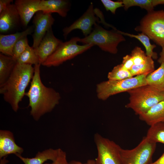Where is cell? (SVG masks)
Here are the masks:
<instances>
[{"instance_id": "cell-1", "label": "cell", "mask_w": 164, "mask_h": 164, "mask_svg": "<svg viewBox=\"0 0 164 164\" xmlns=\"http://www.w3.org/2000/svg\"><path fill=\"white\" fill-rule=\"evenodd\" d=\"M39 63L34 65V72L28 91L25 94L29 98L30 113L34 119L38 121L45 114L52 111L59 104L60 94L54 89L47 87L42 82Z\"/></svg>"}, {"instance_id": "cell-2", "label": "cell", "mask_w": 164, "mask_h": 164, "mask_svg": "<svg viewBox=\"0 0 164 164\" xmlns=\"http://www.w3.org/2000/svg\"><path fill=\"white\" fill-rule=\"evenodd\" d=\"M34 72L32 65L17 63L8 79L0 86V94L15 112L19 109V103L25 95V90Z\"/></svg>"}, {"instance_id": "cell-3", "label": "cell", "mask_w": 164, "mask_h": 164, "mask_svg": "<svg viewBox=\"0 0 164 164\" xmlns=\"http://www.w3.org/2000/svg\"><path fill=\"white\" fill-rule=\"evenodd\" d=\"M129 102L125 107L132 109L139 116L146 112L151 108L164 100V94L146 84L130 90Z\"/></svg>"}, {"instance_id": "cell-4", "label": "cell", "mask_w": 164, "mask_h": 164, "mask_svg": "<svg viewBox=\"0 0 164 164\" xmlns=\"http://www.w3.org/2000/svg\"><path fill=\"white\" fill-rule=\"evenodd\" d=\"M117 30H107L96 23L91 33L84 38H80L79 42L84 45L90 44L97 45L104 51L115 54L118 52L119 44L125 41L123 35Z\"/></svg>"}, {"instance_id": "cell-5", "label": "cell", "mask_w": 164, "mask_h": 164, "mask_svg": "<svg viewBox=\"0 0 164 164\" xmlns=\"http://www.w3.org/2000/svg\"><path fill=\"white\" fill-rule=\"evenodd\" d=\"M146 76L142 75L123 80H108L102 82L96 85L97 97L99 99L104 101L111 96L146 85Z\"/></svg>"}, {"instance_id": "cell-6", "label": "cell", "mask_w": 164, "mask_h": 164, "mask_svg": "<svg viewBox=\"0 0 164 164\" xmlns=\"http://www.w3.org/2000/svg\"><path fill=\"white\" fill-rule=\"evenodd\" d=\"M135 31L146 34L162 47L164 46V11L148 12L141 19Z\"/></svg>"}, {"instance_id": "cell-7", "label": "cell", "mask_w": 164, "mask_h": 164, "mask_svg": "<svg viewBox=\"0 0 164 164\" xmlns=\"http://www.w3.org/2000/svg\"><path fill=\"white\" fill-rule=\"evenodd\" d=\"M80 39L79 37H73L67 41L63 42L42 65L47 67L58 66L94 46L90 44L79 45L77 43L79 42Z\"/></svg>"}, {"instance_id": "cell-8", "label": "cell", "mask_w": 164, "mask_h": 164, "mask_svg": "<svg viewBox=\"0 0 164 164\" xmlns=\"http://www.w3.org/2000/svg\"><path fill=\"white\" fill-rule=\"evenodd\" d=\"M156 143L144 137L140 143L131 149L121 148L122 164H150L156 148Z\"/></svg>"}, {"instance_id": "cell-9", "label": "cell", "mask_w": 164, "mask_h": 164, "mask_svg": "<svg viewBox=\"0 0 164 164\" xmlns=\"http://www.w3.org/2000/svg\"><path fill=\"white\" fill-rule=\"evenodd\" d=\"M94 139L97 151L96 164H122V148L114 141L96 133Z\"/></svg>"}, {"instance_id": "cell-10", "label": "cell", "mask_w": 164, "mask_h": 164, "mask_svg": "<svg viewBox=\"0 0 164 164\" xmlns=\"http://www.w3.org/2000/svg\"><path fill=\"white\" fill-rule=\"evenodd\" d=\"M95 14L93 4L91 3L82 16L70 26L63 29L64 38L66 39L68 34L75 29L80 30L85 37L89 35L91 32L92 26L99 22Z\"/></svg>"}, {"instance_id": "cell-11", "label": "cell", "mask_w": 164, "mask_h": 164, "mask_svg": "<svg viewBox=\"0 0 164 164\" xmlns=\"http://www.w3.org/2000/svg\"><path fill=\"white\" fill-rule=\"evenodd\" d=\"M54 21L51 13L39 11L34 15L33 23L34 29L32 35V47L34 49L38 47L47 31L52 28Z\"/></svg>"}, {"instance_id": "cell-12", "label": "cell", "mask_w": 164, "mask_h": 164, "mask_svg": "<svg viewBox=\"0 0 164 164\" xmlns=\"http://www.w3.org/2000/svg\"><path fill=\"white\" fill-rule=\"evenodd\" d=\"M63 42L54 35L52 28L46 32L38 47L34 49L42 64L57 49Z\"/></svg>"}, {"instance_id": "cell-13", "label": "cell", "mask_w": 164, "mask_h": 164, "mask_svg": "<svg viewBox=\"0 0 164 164\" xmlns=\"http://www.w3.org/2000/svg\"><path fill=\"white\" fill-rule=\"evenodd\" d=\"M20 22L14 4H11L0 13V32L7 33L16 28Z\"/></svg>"}, {"instance_id": "cell-14", "label": "cell", "mask_w": 164, "mask_h": 164, "mask_svg": "<svg viewBox=\"0 0 164 164\" xmlns=\"http://www.w3.org/2000/svg\"><path fill=\"white\" fill-rule=\"evenodd\" d=\"M41 0H16L15 5L19 14L20 22L27 27L33 16L39 11Z\"/></svg>"}, {"instance_id": "cell-15", "label": "cell", "mask_w": 164, "mask_h": 164, "mask_svg": "<svg viewBox=\"0 0 164 164\" xmlns=\"http://www.w3.org/2000/svg\"><path fill=\"white\" fill-rule=\"evenodd\" d=\"M34 26H29L21 32L8 35H0V52L2 54L13 56V47L17 41L25 36L31 34L34 32Z\"/></svg>"}, {"instance_id": "cell-16", "label": "cell", "mask_w": 164, "mask_h": 164, "mask_svg": "<svg viewBox=\"0 0 164 164\" xmlns=\"http://www.w3.org/2000/svg\"><path fill=\"white\" fill-rule=\"evenodd\" d=\"M23 149L17 145L14 139L13 134L9 131H0V158L9 155H21Z\"/></svg>"}, {"instance_id": "cell-17", "label": "cell", "mask_w": 164, "mask_h": 164, "mask_svg": "<svg viewBox=\"0 0 164 164\" xmlns=\"http://www.w3.org/2000/svg\"><path fill=\"white\" fill-rule=\"evenodd\" d=\"M70 7L69 1L66 0H41L39 3V11L51 14L56 12L62 17L67 15Z\"/></svg>"}, {"instance_id": "cell-18", "label": "cell", "mask_w": 164, "mask_h": 164, "mask_svg": "<svg viewBox=\"0 0 164 164\" xmlns=\"http://www.w3.org/2000/svg\"><path fill=\"white\" fill-rule=\"evenodd\" d=\"M139 116L140 119L150 126L158 122H164V100L157 103L146 112Z\"/></svg>"}, {"instance_id": "cell-19", "label": "cell", "mask_w": 164, "mask_h": 164, "mask_svg": "<svg viewBox=\"0 0 164 164\" xmlns=\"http://www.w3.org/2000/svg\"><path fill=\"white\" fill-rule=\"evenodd\" d=\"M59 149H49L41 152H39L36 156L32 158H25L21 155H16L24 164H43L48 160L52 162L56 159L59 153Z\"/></svg>"}, {"instance_id": "cell-20", "label": "cell", "mask_w": 164, "mask_h": 164, "mask_svg": "<svg viewBox=\"0 0 164 164\" xmlns=\"http://www.w3.org/2000/svg\"><path fill=\"white\" fill-rule=\"evenodd\" d=\"M146 81L147 84L164 94V63L146 76Z\"/></svg>"}, {"instance_id": "cell-21", "label": "cell", "mask_w": 164, "mask_h": 164, "mask_svg": "<svg viewBox=\"0 0 164 164\" xmlns=\"http://www.w3.org/2000/svg\"><path fill=\"white\" fill-rule=\"evenodd\" d=\"M17 63L12 57L0 53V86L8 79Z\"/></svg>"}, {"instance_id": "cell-22", "label": "cell", "mask_w": 164, "mask_h": 164, "mask_svg": "<svg viewBox=\"0 0 164 164\" xmlns=\"http://www.w3.org/2000/svg\"><path fill=\"white\" fill-rule=\"evenodd\" d=\"M122 1L125 10L130 7L137 6L145 9L148 12L153 11L154 7L157 5L164 4V0H123Z\"/></svg>"}, {"instance_id": "cell-23", "label": "cell", "mask_w": 164, "mask_h": 164, "mask_svg": "<svg viewBox=\"0 0 164 164\" xmlns=\"http://www.w3.org/2000/svg\"><path fill=\"white\" fill-rule=\"evenodd\" d=\"M117 31L118 33L123 35L137 39L144 46L146 50L145 53L148 56L152 57L154 59H156L157 58V53L153 51L154 49L156 47V46L155 44H152L151 43L149 38L146 34L141 32L138 35H134L118 30H117Z\"/></svg>"}, {"instance_id": "cell-24", "label": "cell", "mask_w": 164, "mask_h": 164, "mask_svg": "<svg viewBox=\"0 0 164 164\" xmlns=\"http://www.w3.org/2000/svg\"><path fill=\"white\" fill-rule=\"evenodd\" d=\"M150 126L146 137L153 142L164 144V122H158Z\"/></svg>"}, {"instance_id": "cell-25", "label": "cell", "mask_w": 164, "mask_h": 164, "mask_svg": "<svg viewBox=\"0 0 164 164\" xmlns=\"http://www.w3.org/2000/svg\"><path fill=\"white\" fill-rule=\"evenodd\" d=\"M154 70V61L152 57L148 56V59L145 63L134 65L129 71L134 77L142 75L147 76Z\"/></svg>"}, {"instance_id": "cell-26", "label": "cell", "mask_w": 164, "mask_h": 164, "mask_svg": "<svg viewBox=\"0 0 164 164\" xmlns=\"http://www.w3.org/2000/svg\"><path fill=\"white\" fill-rule=\"evenodd\" d=\"M17 62L20 64H34L35 65L40 63L39 59L35 53L34 49L30 46L19 56L17 60Z\"/></svg>"}, {"instance_id": "cell-27", "label": "cell", "mask_w": 164, "mask_h": 164, "mask_svg": "<svg viewBox=\"0 0 164 164\" xmlns=\"http://www.w3.org/2000/svg\"><path fill=\"white\" fill-rule=\"evenodd\" d=\"M133 77L130 71L124 69L121 64L114 67L108 74V80H123Z\"/></svg>"}, {"instance_id": "cell-28", "label": "cell", "mask_w": 164, "mask_h": 164, "mask_svg": "<svg viewBox=\"0 0 164 164\" xmlns=\"http://www.w3.org/2000/svg\"><path fill=\"white\" fill-rule=\"evenodd\" d=\"M29 46L27 36L22 37L19 40L14 46L12 57L17 61L21 54Z\"/></svg>"}, {"instance_id": "cell-29", "label": "cell", "mask_w": 164, "mask_h": 164, "mask_svg": "<svg viewBox=\"0 0 164 164\" xmlns=\"http://www.w3.org/2000/svg\"><path fill=\"white\" fill-rule=\"evenodd\" d=\"M130 55L133 59L134 65H135L145 63L148 58L144 51L138 46L135 47Z\"/></svg>"}, {"instance_id": "cell-30", "label": "cell", "mask_w": 164, "mask_h": 164, "mask_svg": "<svg viewBox=\"0 0 164 164\" xmlns=\"http://www.w3.org/2000/svg\"><path fill=\"white\" fill-rule=\"evenodd\" d=\"M101 2L106 10L110 11L113 14H115L118 8L124 6L122 1H113L110 0H101Z\"/></svg>"}, {"instance_id": "cell-31", "label": "cell", "mask_w": 164, "mask_h": 164, "mask_svg": "<svg viewBox=\"0 0 164 164\" xmlns=\"http://www.w3.org/2000/svg\"><path fill=\"white\" fill-rule=\"evenodd\" d=\"M44 164H69L67 158L66 153L59 149L58 155L56 159L51 163H44Z\"/></svg>"}, {"instance_id": "cell-32", "label": "cell", "mask_w": 164, "mask_h": 164, "mask_svg": "<svg viewBox=\"0 0 164 164\" xmlns=\"http://www.w3.org/2000/svg\"><path fill=\"white\" fill-rule=\"evenodd\" d=\"M121 64L124 69L129 70L134 65L133 60L131 55H127L123 57Z\"/></svg>"}, {"instance_id": "cell-33", "label": "cell", "mask_w": 164, "mask_h": 164, "mask_svg": "<svg viewBox=\"0 0 164 164\" xmlns=\"http://www.w3.org/2000/svg\"><path fill=\"white\" fill-rule=\"evenodd\" d=\"M13 2L12 0H0V13Z\"/></svg>"}, {"instance_id": "cell-34", "label": "cell", "mask_w": 164, "mask_h": 164, "mask_svg": "<svg viewBox=\"0 0 164 164\" xmlns=\"http://www.w3.org/2000/svg\"><path fill=\"white\" fill-rule=\"evenodd\" d=\"M69 164H96V163L95 160L89 159L84 163H83L79 161L73 160L69 162Z\"/></svg>"}, {"instance_id": "cell-35", "label": "cell", "mask_w": 164, "mask_h": 164, "mask_svg": "<svg viewBox=\"0 0 164 164\" xmlns=\"http://www.w3.org/2000/svg\"><path fill=\"white\" fill-rule=\"evenodd\" d=\"M162 50L159 54L160 57L157 60L158 62L160 64L164 63V46L162 47Z\"/></svg>"}, {"instance_id": "cell-36", "label": "cell", "mask_w": 164, "mask_h": 164, "mask_svg": "<svg viewBox=\"0 0 164 164\" xmlns=\"http://www.w3.org/2000/svg\"><path fill=\"white\" fill-rule=\"evenodd\" d=\"M150 164H164V152L157 160Z\"/></svg>"}]
</instances>
